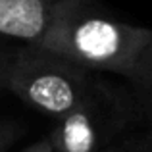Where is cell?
<instances>
[{"instance_id": "cell-1", "label": "cell", "mask_w": 152, "mask_h": 152, "mask_svg": "<svg viewBox=\"0 0 152 152\" xmlns=\"http://www.w3.org/2000/svg\"><path fill=\"white\" fill-rule=\"evenodd\" d=\"M150 39V27L102 14L93 6V0H62L33 46L85 69L115 73L131 81Z\"/></svg>"}, {"instance_id": "cell-2", "label": "cell", "mask_w": 152, "mask_h": 152, "mask_svg": "<svg viewBox=\"0 0 152 152\" xmlns=\"http://www.w3.org/2000/svg\"><path fill=\"white\" fill-rule=\"evenodd\" d=\"M96 71L71 64L33 45H15L8 62L6 91L29 108L60 119L100 83Z\"/></svg>"}, {"instance_id": "cell-3", "label": "cell", "mask_w": 152, "mask_h": 152, "mask_svg": "<svg viewBox=\"0 0 152 152\" xmlns=\"http://www.w3.org/2000/svg\"><path fill=\"white\" fill-rule=\"evenodd\" d=\"M139 104L127 91L100 79L79 106L56 119L48 135L54 152H104L137 118Z\"/></svg>"}, {"instance_id": "cell-4", "label": "cell", "mask_w": 152, "mask_h": 152, "mask_svg": "<svg viewBox=\"0 0 152 152\" xmlns=\"http://www.w3.org/2000/svg\"><path fill=\"white\" fill-rule=\"evenodd\" d=\"M62 0H0V41L35 45Z\"/></svg>"}, {"instance_id": "cell-5", "label": "cell", "mask_w": 152, "mask_h": 152, "mask_svg": "<svg viewBox=\"0 0 152 152\" xmlns=\"http://www.w3.org/2000/svg\"><path fill=\"white\" fill-rule=\"evenodd\" d=\"M129 83H133L135 93H137V104H141L145 110L152 112V39L148 46L145 48L141 62L137 66L133 79Z\"/></svg>"}, {"instance_id": "cell-6", "label": "cell", "mask_w": 152, "mask_h": 152, "mask_svg": "<svg viewBox=\"0 0 152 152\" xmlns=\"http://www.w3.org/2000/svg\"><path fill=\"white\" fill-rule=\"evenodd\" d=\"M18 42L10 41H0V94L6 93V71H8V62L14 52V46Z\"/></svg>"}, {"instance_id": "cell-7", "label": "cell", "mask_w": 152, "mask_h": 152, "mask_svg": "<svg viewBox=\"0 0 152 152\" xmlns=\"http://www.w3.org/2000/svg\"><path fill=\"white\" fill-rule=\"evenodd\" d=\"M19 135V125L14 121H0V152H4Z\"/></svg>"}, {"instance_id": "cell-8", "label": "cell", "mask_w": 152, "mask_h": 152, "mask_svg": "<svg viewBox=\"0 0 152 152\" xmlns=\"http://www.w3.org/2000/svg\"><path fill=\"white\" fill-rule=\"evenodd\" d=\"M19 152H54V150H52L50 139H48V137H42V139H39V141L27 145L25 148H21Z\"/></svg>"}, {"instance_id": "cell-9", "label": "cell", "mask_w": 152, "mask_h": 152, "mask_svg": "<svg viewBox=\"0 0 152 152\" xmlns=\"http://www.w3.org/2000/svg\"><path fill=\"white\" fill-rule=\"evenodd\" d=\"M104 152H152V141L142 142L137 148H127V150H104Z\"/></svg>"}]
</instances>
